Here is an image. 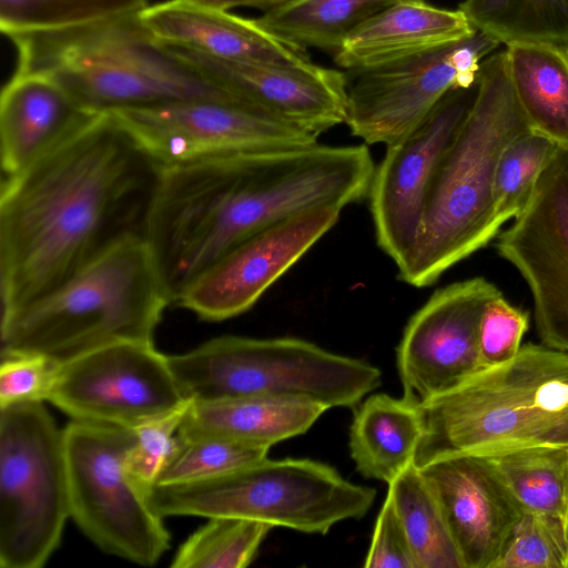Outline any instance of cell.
I'll use <instances>...</instances> for the list:
<instances>
[{
	"mask_svg": "<svg viewBox=\"0 0 568 568\" xmlns=\"http://www.w3.org/2000/svg\"><path fill=\"white\" fill-rule=\"evenodd\" d=\"M501 292L483 276L436 291L410 317L397 347L403 397L420 406L480 371L485 304Z\"/></svg>",
	"mask_w": 568,
	"mask_h": 568,
	"instance_id": "9a60e30c",
	"label": "cell"
},
{
	"mask_svg": "<svg viewBox=\"0 0 568 568\" xmlns=\"http://www.w3.org/2000/svg\"><path fill=\"white\" fill-rule=\"evenodd\" d=\"M70 517L103 552L153 566L170 535L125 468L134 428L71 420L63 428Z\"/></svg>",
	"mask_w": 568,
	"mask_h": 568,
	"instance_id": "30bf717a",
	"label": "cell"
},
{
	"mask_svg": "<svg viewBox=\"0 0 568 568\" xmlns=\"http://www.w3.org/2000/svg\"><path fill=\"white\" fill-rule=\"evenodd\" d=\"M139 17L160 42L216 59L284 65L313 62L306 50L272 37L255 19L229 11L203 8L185 0H166L149 4Z\"/></svg>",
	"mask_w": 568,
	"mask_h": 568,
	"instance_id": "ffe728a7",
	"label": "cell"
},
{
	"mask_svg": "<svg viewBox=\"0 0 568 568\" xmlns=\"http://www.w3.org/2000/svg\"><path fill=\"white\" fill-rule=\"evenodd\" d=\"M268 450L223 438H190L176 433L154 484H183L222 476L267 457Z\"/></svg>",
	"mask_w": 568,
	"mask_h": 568,
	"instance_id": "d6a6232c",
	"label": "cell"
},
{
	"mask_svg": "<svg viewBox=\"0 0 568 568\" xmlns=\"http://www.w3.org/2000/svg\"><path fill=\"white\" fill-rule=\"evenodd\" d=\"M150 506L166 516L235 517L325 535L334 525L361 519L375 489L345 479L308 458L267 457L229 474L183 484H152Z\"/></svg>",
	"mask_w": 568,
	"mask_h": 568,
	"instance_id": "ba28073f",
	"label": "cell"
},
{
	"mask_svg": "<svg viewBox=\"0 0 568 568\" xmlns=\"http://www.w3.org/2000/svg\"><path fill=\"white\" fill-rule=\"evenodd\" d=\"M273 527L256 520L212 517L178 549L173 568H243Z\"/></svg>",
	"mask_w": 568,
	"mask_h": 568,
	"instance_id": "1f68e13d",
	"label": "cell"
},
{
	"mask_svg": "<svg viewBox=\"0 0 568 568\" xmlns=\"http://www.w3.org/2000/svg\"><path fill=\"white\" fill-rule=\"evenodd\" d=\"M418 406L404 397L373 394L355 409L349 449L357 471L388 485L410 464L422 437Z\"/></svg>",
	"mask_w": 568,
	"mask_h": 568,
	"instance_id": "d4e9b609",
	"label": "cell"
},
{
	"mask_svg": "<svg viewBox=\"0 0 568 568\" xmlns=\"http://www.w3.org/2000/svg\"><path fill=\"white\" fill-rule=\"evenodd\" d=\"M341 212L317 206L253 233L199 275L176 303L204 321L246 312L337 223Z\"/></svg>",
	"mask_w": 568,
	"mask_h": 568,
	"instance_id": "e0dca14e",
	"label": "cell"
},
{
	"mask_svg": "<svg viewBox=\"0 0 568 568\" xmlns=\"http://www.w3.org/2000/svg\"><path fill=\"white\" fill-rule=\"evenodd\" d=\"M48 402L73 420L136 428L187 400L153 342L121 341L61 363Z\"/></svg>",
	"mask_w": 568,
	"mask_h": 568,
	"instance_id": "4fadbf2b",
	"label": "cell"
},
{
	"mask_svg": "<svg viewBox=\"0 0 568 568\" xmlns=\"http://www.w3.org/2000/svg\"><path fill=\"white\" fill-rule=\"evenodd\" d=\"M418 470L442 511L462 568H491L523 510L486 456L445 455Z\"/></svg>",
	"mask_w": 568,
	"mask_h": 568,
	"instance_id": "d6986e66",
	"label": "cell"
},
{
	"mask_svg": "<svg viewBox=\"0 0 568 568\" xmlns=\"http://www.w3.org/2000/svg\"><path fill=\"white\" fill-rule=\"evenodd\" d=\"M397 0H286L255 19L272 37L335 53L365 20Z\"/></svg>",
	"mask_w": 568,
	"mask_h": 568,
	"instance_id": "484cf974",
	"label": "cell"
},
{
	"mask_svg": "<svg viewBox=\"0 0 568 568\" xmlns=\"http://www.w3.org/2000/svg\"><path fill=\"white\" fill-rule=\"evenodd\" d=\"M526 282L540 343L568 353V152L542 173L527 206L496 236Z\"/></svg>",
	"mask_w": 568,
	"mask_h": 568,
	"instance_id": "5bb4252c",
	"label": "cell"
},
{
	"mask_svg": "<svg viewBox=\"0 0 568 568\" xmlns=\"http://www.w3.org/2000/svg\"><path fill=\"white\" fill-rule=\"evenodd\" d=\"M364 567L418 568L406 532L388 495L376 519Z\"/></svg>",
	"mask_w": 568,
	"mask_h": 568,
	"instance_id": "74e56055",
	"label": "cell"
},
{
	"mask_svg": "<svg viewBox=\"0 0 568 568\" xmlns=\"http://www.w3.org/2000/svg\"><path fill=\"white\" fill-rule=\"evenodd\" d=\"M567 525H568V515H567Z\"/></svg>",
	"mask_w": 568,
	"mask_h": 568,
	"instance_id": "ab89813d",
	"label": "cell"
},
{
	"mask_svg": "<svg viewBox=\"0 0 568 568\" xmlns=\"http://www.w3.org/2000/svg\"><path fill=\"white\" fill-rule=\"evenodd\" d=\"M365 145L320 143L161 169L145 240L164 290L185 288L242 240L300 212L368 195Z\"/></svg>",
	"mask_w": 568,
	"mask_h": 568,
	"instance_id": "7a4b0ae2",
	"label": "cell"
},
{
	"mask_svg": "<svg viewBox=\"0 0 568 568\" xmlns=\"http://www.w3.org/2000/svg\"><path fill=\"white\" fill-rule=\"evenodd\" d=\"M388 487L418 568H462L442 511L418 468L410 464Z\"/></svg>",
	"mask_w": 568,
	"mask_h": 568,
	"instance_id": "83f0119b",
	"label": "cell"
},
{
	"mask_svg": "<svg viewBox=\"0 0 568 568\" xmlns=\"http://www.w3.org/2000/svg\"><path fill=\"white\" fill-rule=\"evenodd\" d=\"M190 3L220 11H229L234 7H254L266 11L286 0H185Z\"/></svg>",
	"mask_w": 568,
	"mask_h": 568,
	"instance_id": "f35d334b",
	"label": "cell"
},
{
	"mask_svg": "<svg viewBox=\"0 0 568 568\" xmlns=\"http://www.w3.org/2000/svg\"><path fill=\"white\" fill-rule=\"evenodd\" d=\"M84 110L52 78L16 71L0 98L1 163L7 176L38 159L89 119Z\"/></svg>",
	"mask_w": 568,
	"mask_h": 568,
	"instance_id": "7402d4cb",
	"label": "cell"
},
{
	"mask_svg": "<svg viewBox=\"0 0 568 568\" xmlns=\"http://www.w3.org/2000/svg\"><path fill=\"white\" fill-rule=\"evenodd\" d=\"M529 327V313L510 304L500 293L484 306L478 332L480 369L516 356Z\"/></svg>",
	"mask_w": 568,
	"mask_h": 568,
	"instance_id": "e575fe53",
	"label": "cell"
},
{
	"mask_svg": "<svg viewBox=\"0 0 568 568\" xmlns=\"http://www.w3.org/2000/svg\"><path fill=\"white\" fill-rule=\"evenodd\" d=\"M418 409V468L452 454L568 445V353L526 343L514 358L478 371Z\"/></svg>",
	"mask_w": 568,
	"mask_h": 568,
	"instance_id": "277c9868",
	"label": "cell"
},
{
	"mask_svg": "<svg viewBox=\"0 0 568 568\" xmlns=\"http://www.w3.org/2000/svg\"><path fill=\"white\" fill-rule=\"evenodd\" d=\"M8 38L18 53L16 71L52 78L91 113L190 99H240L173 54L139 13Z\"/></svg>",
	"mask_w": 568,
	"mask_h": 568,
	"instance_id": "5b68a950",
	"label": "cell"
},
{
	"mask_svg": "<svg viewBox=\"0 0 568 568\" xmlns=\"http://www.w3.org/2000/svg\"><path fill=\"white\" fill-rule=\"evenodd\" d=\"M112 113L160 169L318 143V135L241 99L180 100Z\"/></svg>",
	"mask_w": 568,
	"mask_h": 568,
	"instance_id": "8fae6325",
	"label": "cell"
},
{
	"mask_svg": "<svg viewBox=\"0 0 568 568\" xmlns=\"http://www.w3.org/2000/svg\"><path fill=\"white\" fill-rule=\"evenodd\" d=\"M477 92L450 90L409 133L386 145L368 191L378 246L398 266L413 248L437 164Z\"/></svg>",
	"mask_w": 568,
	"mask_h": 568,
	"instance_id": "2e32d148",
	"label": "cell"
},
{
	"mask_svg": "<svg viewBox=\"0 0 568 568\" xmlns=\"http://www.w3.org/2000/svg\"><path fill=\"white\" fill-rule=\"evenodd\" d=\"M163 44L207 81L305 131L320 135L346 121L345 72L313 62L284 65L227 61Z\"/></svg>",
	"mask_w": 568,
	"mask_h": 568,
	"instance_id": "ac0fdd59",
	"label": "cell"
},
{
	"mask_svg": "<svg viewBox=\"0 0 568 568\" xmlns=\"http://www.w3.org/2000/svg\"><path fill=\"white\" fill-rule=\"evenodd\" d=\"M527 131L503 50L480 64L473 104L437 164L415 244L397 266L402 281L432 285L499 234L495 166L506 145Z\"/></svg>",
	"mask_w": 568,
	"mask_h": 568,
	"instance_id": "3957f363",
	"label": "cell"
},
{
	"mask_svg": "<svg viewBox=\"0 0 568 568\" xmlns=\"http://www.w3.org/2000/svg\"><path fill=\"white\" fill-rule=\"evenodd\" d=\"M500 41L469 38L394 63L352 71L345 123L367 144L388 145L415 129L453 89L477 82L483 59Z\"/></svg>",
	"mask_w": 568,
	"mask_h": 568,
	"instance_id": "7c38bea8",
	"label": "cell"
},
{
	"mask_svg": "<svg viewBox=\"0 0 568 568\" xmlns=\"http://www.w3.org/2000/svg\"><path fill=\"white\" fill-rule=\"evenodd\" d=\"M505 50L515 98L529 130L568 152V47L514 42Z\"/></svg>",
	"mask_w": 568,
	"mask_h": 568,
	"instance_id": "cb8c5ba5",
	"label": "cell"
},
{
	"mask_svg": "<svg viewBox=\"0 0 568 568\" xmlns=\"http://www.w3.org/2000/svg\"><path fill=\"white\" fill-rule=\"evenodd\" d=\"M170 303L145 236H129L1 317V353H40L62 363L115 342H153Z\"/></svg>",
	"mask_w": 568,
	"mask_h": 568,
	"instance_id": "8992f818",
	"label": "cell"
},
{
	"mask_svg": "<svg viewBox=\"0 0 568 568\" xmlns=\"http://www.w3.org/2000/svg\"><path fill=\"white\" fill-rule=\"evenodd\" d=\"M477 30L465 13L425 0H397L361 23L334 53L348 71L376 68L458 42Z\"/></svg>",
	"mask_w": 568,
	"mask_h": 568,
	"instance_id": "44dd1931",
	"label": "cell"
},
{
	"mask_svg": "<svg viewBox=\"0 0 568 568\" xmlns=\"http://www.w3.org/2000/svg\"><path fill=\"white\" fill-rule=\"evenodd\" d=\"M491 568H568L567 521L523 510Z\"/></svg>",
	"mask_w": 568,
	"mask_h": 568,
	"instance_id": "836d02e7",
	"label": "cell"
},
{
	"mask_svg": "<svg viewBox=\"0 0 568 568\" xmlns=\"http://www.w3.org/2000/svg\"><path fill=\"white\" fill-rule=\"evenodd\" d=\"M327 409L300 397L241 396L191 402L178 434L190 438H223L270 449L307 432Z\"/></svg>",
	"mask_w": 568,
	"mask_h": 568,
	"instance_id": "603a6c76",
	"label": "cell"
},
{
	"mask_svg": "<svg viewBox=\"0 0 568 568\" xmlns=\"http://www.w3.org/2000/svg\"><path fill=\"white\" fill-rule=\"evenodd\" d=\"M69 517L63 429L43 402L0 406V566H44Z\"/></svg>",
	"mask_w": 568,
	"mask_h": 568,
	"instance_id": "9c48e42d",
	"label": "cell"
},
{
	"mask_svg": "<svg viewBox=\"0 0 568 568\" xmlns=\"http://www.w3.org/2000/svg\"><path fill=\"white\" fill-rule=\"evenodd\" d=\"M161 169L112 112L91 115L2 183L1 317L120 241L145 236Z\"/></svg>",
	"mask_w": 568,
	"mask_h": 568,
	"instance_id": "6da1fadb",
	"label": "cell"
},
{
	"mask_svg": "<svg viewBox=\"0 0 568 568\" xmlns=\"http://www.w3.org/2000/svg\"><path fill=\"white\" fill-rule=\"evenodd\" d=\"M560 151L552 141L531 131L501 151L493 179L494 211L501 225L527 206L542 173Z\"/></svg>",
	"mask_w": 568,
	"mask_h": 568,
	"instance_id": "4dcf8cb0",
	"label": "cell"
},
{
	"mask_svg": "<svg viewBox=\"0 0 568 568\" xmlns=\"http://www.w3.org/2000/svg\"><path fill=\"white\" fill-rule=\"evenodd\" d=\"M149 0H0V29L17 33L50 31L136 14Z\"/></svg>",
	"mask_w": 568,
	"mask_h": 568,
	"instance_id": "f546056e",
	"label": "cell"
},
{
	"mask_svg": "<svg viewBox=\"0 0 568 568\" xmlns=\"http://www.w3.org/2000/svg\"><path fill=\"white\" fill-rule=\"evenodd\" d=\"M60 365L40 353H1L0 406L48 400Z\"/></svg>",
	"mask_w": 568,
	"mask_h": 568,
	"instance_id": "d590c367",
	"label": "cell"
},
{
	"mask_svg": "<svg viewBox=\"0 0 568 568\" xmlns=\"http://www.w3.org/2000/svg\"><path fill=\"white\" fill-rule=\"evenodd\" d=\"M484 456L521 510L567 521L568 445H527Z\"/></svg>",
	"mask_w": 568,
	"mask_h": 568,
	"instance_id": "4316f807",
	"label": "cell"
},
{
	"mask_svg": "<svg viewBox=\"0 0 568 568\" xmlns=\"http://www.w3.org/2000/svg\"><path fill=\"white\" fill-rule=\"evenodd\" d=\"M190 404L134 428L135 440L129 448L124 463L128 474L143 493L148 486L154 484L174 445L178 429Z\"/></svg>",
	"mask_w": 568,
	"mask_h": 568,
	"instance_id": "8d00e7d4",
	"label": "cell"
},
{
	"mask_svg": "<svg viewBox=\"0 0 568 568\" xmlns=\"http://www.w3.org/2000/svg\"><path fill=\"white\" fill-rule=\"evenodd\" d=\"M473 27L500 43L549 42L568 47V0H465Z\"/></svg>",
	"mask_w": 568,
	"mask_h": 568,
	"instance_id": "f1b7e54d",
	"label": "cell"
},
{
	"mask_svg": "<svg viewBox=\"0 0 568 568\" xmlns=\"http://www.w3.org/2000/svg\"><path fill=\"white\" fill-rule=\"evenodd\" d=\"M168 358L192 403L278 396L310 399L328 409L354 408L382 383L381 369L371 363L294 337L226 335Z\"/></svg>",
	"mask_w": 568,
	"mask_h": 568,
	"instance_id": "52a82bcc",
	"label": "cell"
}]
</instances>
